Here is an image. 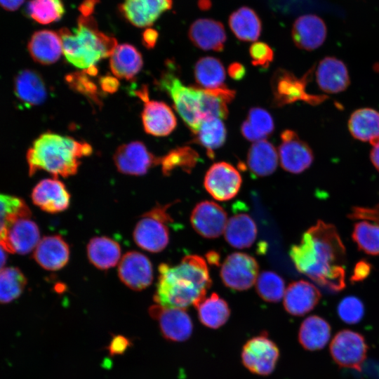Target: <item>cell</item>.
<instances>
[{
    "label": "cell",
    "instance_id": "6da1fadb",
    "mask_svg": "<svg viewBox=\"0 0 379 379\" xmlns=\"http://www.w3.org/2000/svg\"><path fill=\"white\" fill-rule=\"evenodd\" d=\"M290 258L298 272L338 292L345 287V247L335 227L319 220L291 246Z\"/></svg>",
    "mask_w": 379,
    "mask_h": 379
},
{
    "label": "cell",
    "instance_id": "7a4b0ae2",
    "mask_svg": "<svg viewBox=\"0 0 379 379\" xmlns=\"http://www.w3.org/2000/svg\"><path fill=\"white\" fill-rule=\"evenodd\" d=\"M211 284L205 260L199 255H188L176 265H159L154 300L165 307H196L205 298Z\"/></svg>",
    "mask_w": 379,
    "mask_h": 379
},
{
    "label": "cell",
    "instance_id": "3957f363",
    "mask_svg": "<svg viewBox=\"0 0 379 379\" xmlns=\"http://www.w3.org/2000/svg\"><path fill=\"white\" fill-rule=\"evenodd\" d=\"M92 152L91 146L86 142L46 132L33 142L27 152L29 175L44 171L55 178L73 175L78 171L80 159Z\"/></svg>",
    "mask_w": 379,
    "mask_h": 379
},
{
    "label": "cell",
    "instance_id": "277c9868",
    "mask_svg": "<svg viewBox=\"0 0 379 379\" xmlns=\"http://www.w3.org/2000/svg\"><path fill=\"white\" fill-rule=\"evenodd\" d=\"M58 34L66 59L84 70L95 66L101 59L110 56L117 46L115 38L98 29L92 16H79L76 28L63 27Z\"/></svg>",
    "mask_w": 379,
    "mask_h": 379
},
{
    "label": "cell",
    "instance_id": "5b68a950",
    "mask_svg": "<svg viewBox=\"0 0 379 379\" xmlns=\"http://www.w3.org/2000/svg\"><path fill=\"white\" fill-rule=\"evenodd\" d=\"M159 86L168 94L175 109L194 134L203 120L200 112V88L185 86L171 70L161 75Z\"/></svg>",
    "mask_w": 379,
    "mask_h": 379
},
{
    "label": "cell",
    "instance_id": "8992f818",
    "mask_svg": "<svg viewBox=\"0 0 379 379\" xmlns=\"http://www.w3.org/2000/svg\"><path fill=\"white\" fill-rule=\"evenodd\" d=\"M169 205H158L142 215L133 233L135 244L152 253L163 251L169 241L167 225L172 221L167 209Z\"/></svg>",
    "mask_w": 379,
    "mask_h": 379
},
{
    "label": "cell",
    "instance_id": "52a82bcc",
    "mask_svg": "<svg viewBox=\"0 0 379 379\" xmlns=\"http://www.w3.org/2000/svg\"><path fill=\"white\" fill-rule=\"evenodd\" d=\"M311 70L303 77L298 78L292 72L284 69H277L271 79L273 104L281 107L297 101H304L310 105H318L326 98L325 95L309 94L306 91L307 78Z\"/></svg>",
    "mask_w": 379,
    "mask_h": 379
},
{
    "label": "cell",
    "instance_id": "ba28073f",
    "mask_svg": "<svg viewBox=\"0 0 379 379\" xmlns=\"http://www.w3.org/2000/svg\"><path fill=\"white\" fill-rule=\"evenodd\" d=\"M367 352L364 337L349 329L338 331L330 343L331 355L341 368L361 371Z\"/></svg>",
    "mask_w": 379,
    "mask_h": 379
},
{
    "label": "cell",
    "instance_id": "9c48e42d",
    "mask_svg": "<svg viewBox=\"0 0 379 379\" xmlns=\"http://www.w3.org/2000/svg\"><path fill=\"white\" fill-rule=\"evenodd\" d=\"M258 270V264L253 257L245 253L234 252L225 259L220 274L227 287L245 291L255 283Z\"/></svg>",
    "mask_w": 379,
    "mask_h": 379
},
{
    "label": "cell",
    "instance_id": "30bf717a",
    "mask_svg": "<svg viewBox=\"0 0 379 379\" xmlns=\"http://www.w3.org/2000/svg\"><path fill=\"white\" fill-rule=\"evenodd\" d=\"M279 356L276 344L266 335L254 337L243 347L244 365L253 373L267 375L272 373Z\"/></svg>",
    "mask_w": 379,
    "mask_h": 379
},
{
    "label": "cell",
    "instance_id": "8fae6325",
    "mask_svg": "<svg viewBox=\"0 0 379 379\" xmlns=\"http://www.w3.org/2000/svg\"><path fill=\"white\" fill-rule=\"evenodd\" d=\"M242 180L239 172L230 164H213L207 171L204 180L206 190L215 199L228 201L239 192Z\"/></svg>",
    "mask_w": 379,
    "mask_h": 379
},
{
    "label": "cell",
    "instance_id": "7c38bea8",
    "mask_svg": "<svg viewBox=\"0 0 379 379\" xmlns=\"http://www.w3.org/2000/svg\"><path fill=\"white\" fill-rule=\"evenodd\" d=\"M279 159L283 169L292 173H300L307 169L314 161V154L308 144L291 130L281 133Z\"/></svg>",
    "mask_w": 379,
    "mask_h": 379
},
{
    "label": "cell",
    "instance_id": "4fadbf2b",
    "mask_svg": "<svg viewBox=\"0 0 379 379\" xmlns=\"http://www.w3.org/2000/svg\"><path fill=\"white\" fill-rule=\"evenodd\" d=\"M117 170L131 175H142L152 166L159 164L156 157L141 142L134 141L120 145L114 155Z\"/></svg>",
    "mask_w": 379,
    "mask_h": 379
},
{
    "label": "cell",
    "instance_id": "5bb4252c",
    "mask_svg": "<svg viewBox=\"0 0 379 379\" xmlns=\"http://www.w3.org/2000/svg\"><path fill=\"white\" fill-rule=\"evenodd\" d=\"M150 316L158 321L165 338L176 342L187 340L192 333V322L185 309L165 307L159 305L149 309Z\"/></svg>",
    "mask_w": 379,
    "mask_h": 379
},
{
    "label": "cell",
    "instance_id": "9a60e30c",
    "mask_svg": "<svg viewBox=\"0 0 379 379\" xmlns=\"http://www.w3.org/2000/svg\"><path fill=\"white\" fill-rule=\"evenodd\" d=\"M30 217H18L8 225L1 244L6 251L25 255L36 248L40 241V232Z\"/></svg>",
    "mask_w": 379,
    "mask_h": 379
},
{
    "label": "cell",
    "instance_id": "2e32d148",
    "mask_svg": "<svg viewBox=\"0 0 379 379\" xmlns=\"http://www.w3.org/2000/svg\"><path fill=\"white\" fill-rule=\"evenodd\" d=\"M118 275L121 282L129 288L141 291L152 282V265L149 259L142 253L129 251L119 261Z\"/></svg>",
    "mask_w": 379,
    "mask_h": 379
},
{
    "label": "cell",
    "instance_id": "e0dca14e",
    "mask_svg": "<svg viewBox=\"0 0 379 379\" xmlns=\"http://www.w3.org/2000/svg\"><path fill=\"white\" fill-rule=\"evenodd\" d=\"M190 222L199 235L206 239H215L224 232L227 215L225 211L215 202L202 201L192 210Z\"/></svg>",
    "mask_w": 379,
    "mask_h": 379
},
{
    "label": "cell",
    "instance_id": "ac0fdd59",
    "mask_svg": "<svg viewBox=\"0 0 379 379\" xmlns=\"http://www.w3.org/2000/svg\"><path fill=\"white\" fill-rule=\"evenodd\" d=\"M33 203L41 210L56 213L65 211L70 204V195L64 183L57 178L39 181L33 188Z\"/></svg>",
    "mask_w": 379,
    "mask_h": 379
},
{
    "label": "cell",
    "instance_id": "d6986e66",
    "mask_svg": "<svg viewBox=\"0 0 379 379\" xmlns=\"http://www.w3.org/2000/svg\"><path fill=\"white\" fill-rule=\"evenodd\" d=\"M172 5V0H124L119 11L133 25L146 27L153 25Z\"/></svg>",
    "mask_w": 379,
    "mask_h": 379
},
{
    "label": "cell",
    "instance_id": "ffe728a7",
    "mask_svg": "<svg viewBox=\"0 0 379 379\" xmlns=\"http://www.w3.org/2000/svg\"><path fill=\"white\" fill-rule=\"evenodd\" d=\"M327 29L324 21L314 14L303 15L294 22L291 35L295 45L303 50L313 51L324 42Z\"/></svg>",
    "mask_w": 379,
    "mask_h": 379
},
{
    "label": "cell",
    "instance_id": "44dd1931",
    "mask_svg": "<svg viewBox=\"0 0 379 379\" xmlns=\"http://www.w3.org/2000/svg\"><path fill=\"white\" fill-rule=\"evenodd\" d=\"M284 306L293 316H303L319 302L321 293L312 284L298 280L288 284L284 295Z\"/></svg>",
    "mask_w": 379,
    "mask_h": 379
},
{
    "label": "cell",
    "instance_id": "7402d4cb",
    "mask_svg": "<svg viewBox=\"0 0 379 379\" xmlns=\"http://www.w3.org/2000/svg\"><path fill=\"white\" fill-rule=\"evenodd\" d=\"M188 36L196 47L213 51H222L227 39L223 25L208 18L195 20L189 28Z\"/></svg>",
    "mask_w": 379,
    "mask_h": 379
},
{
    "label": "cell",
    "instance_id": "603a6c76",
    "mask_svg": "<svg viewBox=\"0 0 379 379\" xmlns=\"http://www.w3.org/2000/svg\"><path fill=\"white\" fill-rule=\"evenodd\" d=\"M319 88L327 93H338L347 88L350 84L348 69L340 60L331 56L324 58L316 71Z\"/></svg>",
    "mask_w": 379,
    "mask_h": 379
},
{
    "label": "cell",
    "instance_id": "cb8c5ba5",
    "mask_svg": "<svg viewBox=\"0 0 379 379\" xmlns=\"http://www.w3.org/2000/svg\"><path fill=\"white\" fill-rule=\"evenodd\" d=\"M33 257L44 269L56 271L64 267L69 259V248L60 235L43 237L36 246Z\"/></svg>",
    "mask_w": 379,
    "mask_h": 379
},
{
    "label": "cell",
    "instance_id": "d4e9b609",
    "mask_svg": "<svg viewBox=\"0 0 379 379\" xmlns=\"http://www.w3.org/2000/svg\"><path fill=\"white\" fill-rule=\"evenodd\" d=\"M141 117L145 131L154 136L168 135L177 125L171 108L161 101H145Z\"/></svg>",
    "mask_w": 379,
    "mask_h": 379
},
{
    "label": "cell",
    "instance_id": "484cf974",
    "mask_svg": "<svg viewBox=\"0 0 379 379\" xmlns=\"http://www.w3.org/2000/svg\"><path fill=\"white\" fill-rule=\"evenodd\" d=\"M27 48L32 59L41 65L55 63L62 53V41L58 32L49 29L34 32Z\"/></svg>",
    "mask_w": 379,
    "mask_h": 379
},
{
    "label": "cell",
    "instance_id": "4316f807",
    "mask_svg": "<svg viewBox=\"0 0 379 379\" xmlns=\"http://www.w3.org/2000/svg\"><path fill=\"white\" fill-rule=\"evenodd\" d=\"M14 92L25 105L34 106L43 103L47 98V89L41 76L36 71L25 69L15 79Z\"/></svg>",
    "mask_w": 379,
    "mask_h": 379
},
{
    "label": "cell",
    "instance_id": "83f0119b",
    "mask_svg": "<svg viewBox=\"0 0 379 379\" xmlns=\"http://www.w3.org/2000/svg\"><path fill=\"white\" fill-rule=\"evenodd\" d=\"M278 161L279 156L274 146L266 139L253 142L247 154V166L257 177L272 174L277 168Z\"/></svg>",
    "mask_w": 379,
    "mask_h": 379
},
{
    "label": "cell",
    "instance_id": "f1b7e54d",
    "mask_svg": "<svg viewBox=\"0 0 379 379\" xmlns=\"http://www.w3.org/2000/svg\"><path fill=\"white\" fill-rule=\"evenodd\" d=\"M109 66L113 74L118 78L133 79L143 65L140 51L133 45H117L109 56Z\"/></svg>",
    "mask_w": 379,
    "mask_h": 379
},
{
    "label": "cell",
    "instance_id": "f546056e",
    "mask_svg": "<svg viewBox=\"0 0 379 379\" xmlns=\"http://www.w3.org/2000/svg\"><path fill=\"white\" fill-rule=\"evenodd\" d=\"M224 234L230 246L236 248H248L256 239L257 227L248 214L238 213L227 220Z\"/></svg>",
    "mask_w": 379,
    "mask_h": 379
},
{
    "label": "cell",
    "instance_id": "4dcf8cb0",
    "mask_svg": "<svg viewBox=\"0 0 379 379\" xmlns=\"http://www.w3.org/2000/svg\"><path fill=\"white\" fill-rule=\"evenodd\" d=\"M200 89L202 119L211 117L226 119L229 114L227 105L233 100L236 92L226 86L215 89Z\"/></svg>",
    "mask_w": 379,
    "mask_h": 379
},
{
    "label": "cell",
    "instance_id": "1f68e13d",
    "mask_svg": "<svg viewBox=\"0 0 379 379\" xmlns=\"http://www.w3.org/2000/svg\"><path fill=\"white\" fill-rule=\"evenodd\" d=\"M87 256L90 262L100 270L114 267L121 258V248L116 241L107 237L92 238L87 245Z\"/></svg>",
    "mask_w": 379,
    "mask_h": 379
},
{
    "label": "cell",
    "instance_id": "d6a6232c",
    "mask_svg": "<svg viewBox=\"0 0 379 379\" xmlns=\"http://www.w3.org/2000/svg\"><path fill=\"white\" fill-rule=\"evenodd\" d=\"M331 332V328L327 321L319 316L312 315L302 322L298 340L305 350H319L328 343Z\"/></svg>",
    "mask_w": 379,
    "mask_h": 379
},
{
    "label": "cell",
    "instance_id": "836d02e7",
    "mask_svg": "<svg viewBox=\"0 0 379 379\" xmlns=\"http://www.w3.org/2000/svg\"><path fill=\"white\" fill-rule=\"evenodd\" d=\"M228 22L232 32L241 41H255L260 35V20L251 8L243 6L236 10L230 15Z\"/></svg>",
    "mask_w": 379,
    "mask_h": 379
},
{
    "label": "cell",
    "instance_id": "e575fe53",
    "mask_svg": "<svg viewBox=\"0 0 379 379\" xmlns=\"http://www.w3.org/2000/svg\"><path fill=\"white\" fill-rule=\"evenodd\" d=\"M194 79L199 87L215 89L225 86V69L222 62L214 57L199 58L194 68Z\"/></svg>",
    "mask_w": 379,
    "mask_h": 379
},
{
    "label": "cell",
    "instance_id": "d590c367",
    "mask_svg": "<svg viewBox=\"0 0 379 379\" xmlns=\"http://www.w3.org/2000/svg\"><path fill=\"white\" fill-rule=\"evenodd\" d=\"M194 135V141L204 147L207 155L213 159L214 150L222 147L226 141L227 129L221 119L211 117L201 121Z\"/></svg>",
    "mask_w": 379,
    "mask_h": 379
},
{
    "label": "cell",
    "instance_id": "8d00e7d4",
    "mask_svg": "<svg viewBox=\"0 0 379 379\" xmlns=\"http://www.w3.org/2000/svg\"><path fill=\"white\" fill-rule=\"evenodd\" d=\"M348 128L355 139L371 140L379 135V112L368 107L355 110L349 119Z\"/></svg>",
    "mask_w": 379,
    "mask_h": 379
},
{
    "label": "cell",
    "instance_id": "74e56055",
    "mask_svg": "<svg viewBox=\"0 0 379 379\" xmlns=\"http://www.w3.org/2000/svg\"><path fill=\"white\" fill-rule=\"evenodd\" d=\"M274 123L271 114L265 109L254 107L249 109L247 119L241 125V133L248 140L257 142L273 133Z\"/></svg>",
    "mask_w": 379,
    "mask_h": 379
},
{
    "label": "cell",
    "instance_id": "f35d334b",
    "mask_svg": "<svg viewBox=\"0 0 379 379\" xmlns=\"http://www.w3.org/2000/svg\"><path fill=\"white\" fill-rule=\"evenodd\" d=\"M195 307L201 323L211 328H218L225 324L230 315L228 304L216 293L205 298Z\"/></svg>",
    "mask_w": 379,
    "mask_h": 379
},
{
    "label": "cell",
    "instance_id": "ab89813d",
    "mask_svg": "<svg viewBox=\"0 0 379 379\" xmlns=\"http://www.w3.org/2000/svg\"><path fill=\"white\" fill-rule=\"evenodd\" d=\"M199 160L197 151L188 146L178 147L169 151L166 155L160 157L162 173L164 175H170L176 168L190 173Z\"/></svg>",
    "mask_w": 379,
    "mask_h": 379
},
{
    "label": "cell",
    "instance_id": "60d3db41",
    "mask_svg": "<svg viewBox=\"0 0 379 379\" xmlns=\"http://www.w3.org/2000/svg\"><path fill=\"white\" fill-rule=\"evenodd\" d=\"M26 13L36 22L48 25L62 18L65 6L62 0H29Z\"/></svg>",
    "mask_w": 379,
    "mask_h": 379
},
{
    "label": "cell",
    "instance_id": "b9f144b4",
    "mask_svg": "<svg viewBox=\"0 0 379 379\" xmlns=\"http://www.w3.org/2000/svg\"><path fill=\"white\" fill-rule=\"evenodd\" d=\"M27 279L20 269L15 267L0 270V303H8L23 292Z\"/></svg>",
    "mask_w": 379,
    "mask_h": 379
},
{
    "label": "cell",
    "instance_id": "7bdbcfd3",
    "mask_svg": "<svg viewBox=\"0 0 379 379\" xmlns=\"http://www.w3.org/2000/svg\"><path fill=\"white\" fill-rule=\"evenodd\" d=\"M20 216H31L30 209L25 201L0 193V245L5 239L8 225Z\"/></svg>",
    "mask_w": 379,
    "mask_h": 379
},
{
    "label": "cell",
    "instance_id": "ee69618b",
    "mask_svg": "<svg viewBox=\"0 0 379 379\" xmlns=\"http://www.w3.org/2000/svg\"><path fill=\"white\" fill-rule=\"evenodd\" d=\"M352 237L359 250L371 255H379V224L367 221L356 222Z\"/></svg>",
    "mask_w": 379,
    "mask_h": 379
},
{
    "label": "cell",
    "instance_id": "f6af8a7d",
    "mask_svg": "<svg viewBox=\"0 0 379 379\" xmlns=\"http://www.w3.org/2000/svg\"><path fill=\"white\" fill-rule=\"evenodd\" d=\"M255 289L265 301L277 302L284 295L285 282L281 277L274 272L263 271L258 276Z\"/></svg>",
    "mask_w": 379,
    "mask_h": 379
},
{
    "label": "cell",
    "instance_id": "bcb514c9",
    "mask_svg": "<svg viewBox=\"0 0 379 379\" xmlns=\"http://www.w3.org/2000/svg\"><path fill=\"white\" fill-rule=\"evenodd\" d=\"M337 312L342 321L349 324H354L359 323L363 318L364 306L359 298L349 295L339 302Z\"/></svg>",
    "mask_w": 379,
    "mask_h": 379
},
{
    "label": "cell",
    "instance_id": "7dc6e473",
    "mask_svg": "<svg viewBox=\"0 0 379 379\" xmlns=\"http://www.w3.org/2000/svg\"><path fill=\"white\" fill-rule=\"evenodd\" d=\"M66 81L76 91L86 95L95 102H99L98 87L84 72L70 74L66 77Z\"/></svg>",
    "mask_w": 379,
    "mask_h": 379
},
{
    "label": "cell",
    "instance_id": "c3c4849f",
    "mask_svg": "<svg viewBox=\"0 0 379 379\" xmlns=\"http://www.w3.org/2000/svg\"><path fill=\"white\" fill-rule=\"evenodd\" d=\"M251 63L255 67L267 68L273 61L274 53L272 48L264 42H255L249 48Z\"/></svg>",
    "mask_w": 379,
    "mask_h": 379
},
{
    "label": "cell",
    "instance_id": "681fc988",
    "mask_svg": "<svg viewBox=\"0 0 379 379\" xmlns=\"http://www.w3.org/2000/svg\"><path fill=\"white\" fill-rule=\"evenodd\" d=\"M348 217L352 220L371 221L379 224V205L374 207L354 206Z\"/></svg>",
    "mask_w": 379,
    "mask_h": 379
},
{
    "label": "cell",
    "instance_id": "f907efd6",
    "mask_svg": "<svg viewBox=\"0 0 379 379\" xmlns=\"http://www.w3.org/2000/svg\"><path fill=\"white\" fill-rule=\"evenodd\" d=\"M372 270L371 264L365 259L359 260L354 265L350 277L352 283L362 281L370 275Z\"/></svg>",
    "mask_w": 379,
    "mask_h": 379
},
{
    "label": "cell",
    "instance_id": "816d5d0a",
    "mask_svg": "<svg viewBox=\"0 0 379 379\" xmlns=\"http://www.w3.org/2000/svg\"><path fill=\"white\" fill-rule=\"evenodd\" d=\"M131 345V341L126 337L118 335L111 340L108 350L111 356L120 355L124 353Z\"/></svg>",
    "mask_w": 379,
    "mask_h": 379
},
{
    "label": "cell",
    "instance_id": "f5cc1de1",
    "mask_svg": "<svg viewBox=\"0 0 379 379\" xmlns=\"http://www.w3.org/2000/svg\"><path fill=\"white\" fill-rule=\"evenodd\" d=\"M100 85L104 93H114L117 91L119 83L115 77L106 75L100 78Z\"/></svg>",
    "mask_w": 379,
    "mask_h": 379
},
{
    "label": "cell",
    "instance_id": "db71d44e",
    "mask_svg": "<svg viewBox=\"0 0 379 379\" xmlns=\"http://www.w3.org/2000/svg\"><path fill=\"white\" fill-rule=\"evenodd\" d=\"M227 73L234 80L239 81L244 77L246 74V68L239 62H232L228 66Z\"/></svg>",
    "mask_w": 379,
    "mask_h": 379
},
{
    "label": "cell",
    "instance_id": "11a10c76",
    "mask_svg": "<svg viewBox=\"0 0 379 379\" xmlns=\"http://www.w3.org/2000/svg\"><path fill=\"white\" fill-rule=\"evenodd\" d=\"M158 39V32L153 29H145L142 35V41L143 45L147 48L154 47Z\"/></svg>",
    "mask_w": 379,
    "mask_h": 379
},
{
    "label": "cell",
    "instance_id": "9f6ffc18",
    "mask_svg": "<svg viewBox=\"0 0 379 379\" xmlns=\"http://www.w3.org/2000/svg\"><path fill=\"white\" fill-rule=\"evenodd\" d=\"M98 0H84L79 6V11L83 16H91Z\"/></svg>",
    "mask_w": 379,
    "mask_h": 379
},
{
    "label": "cell",
    "instance_id": "6f0895ef",
    "mask_svg": "<svg viewBox=\"0 0 379 379\" xmlns=\"http://www.w3.org/2000/svg\"><path fill=\"white\" fill-rule=\"evenodd\" d=\"M25 0H0V6L8 11L18 10L24 3Z\"/></svg>",
    "mask_w": 379,
    "mask_h": 379
},
{
    "label": "cell",
    "instance_id": "680465c9",
    "mask_svg": "<svg viewBox=\"0 0 379 379\" xmlns=\"http://www.w3.org/2000/svg\"><path fill=\"white\" fill-rule=\"evenodd\" d=\"M370 159L375 169L379 172V147H373L371 149Z\"/></svg>",
    "mask_w": 379,
    "mask_h": 379
},
{
    "label": "cell",
    "instance_id": "91938a15",
    "mask_svg": "<svg viewBox=\"0 0 379 379\" xmlns=\"http://www.w3.org/2000/svg\"><path fill=\"white\" fill-rule=\"evenodd\" d=\"M7 255L5 249L0 245V270L3 269V267L6 262Z\"/></svg>",
    "mask_w": 379,
    "mask_h": 379
},
{
    "label": "cell",
    "instance_id": "94428289",
    "mask_svg": "<svg viewBox=\"0 0 379 379\" xmlns=\"http://www.w3.org/2000/svg\"><path fill=\"white\" fill-rule=\"evenodd\" d=\"M208 261L210 262V263H214V264H217L218 262V257L219 255L215 253V252H209L207 255H206Z\"/></svg>",
    "mask_w": 379,
    "mask_h": 379
},
{
    "label": "cell",
    "instance_id": "6125c7cd",
    "mask_svg": "<svg viewBox=\"0 0 379 379\" xmlns=\"http://www.w3.org/2000/svg\"><path fill=\"white\" fill-rule=\"evenodd\" d=\"M369 142L373 146V147H379V135L370 140Z\"/></svg>",
    "mask_w": 379,
    "mask_h": 379
}]
</instances>
